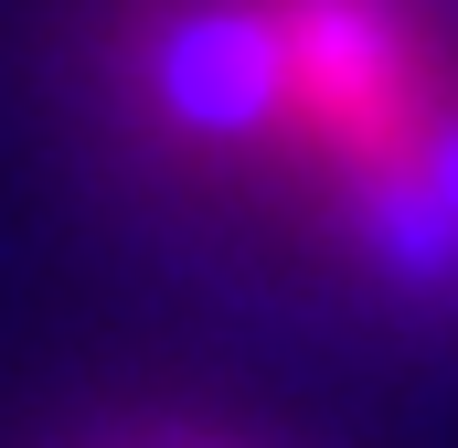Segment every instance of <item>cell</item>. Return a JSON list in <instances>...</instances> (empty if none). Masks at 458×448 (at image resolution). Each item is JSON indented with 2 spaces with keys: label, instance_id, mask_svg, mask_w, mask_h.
Segmentation results:
<instances>
[{
  "label": "cell",
  "instance_id": "cell-1",
  "mask_svg": "<svg viewBox=\"0 0 458 448\" xmlns=\"http://www.w3.org/2000/svg\"><path fill=\"white\" fill-rule=\"evenodd\" d=\"M86 448H267V438H245V427H192V417H149V427H107V438H86Z\"/></svg>",
  "mask_w": 458,
  "mask_h": 448
}]
</instances>
